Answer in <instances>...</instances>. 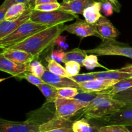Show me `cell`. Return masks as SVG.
<instances>
[{
    "label": "cell",
    "instance_id": "6da1fadb",
    "mask_svg": "<svg viewBox=\"0 0 132 132\" xmlns=\"http://www.w3.org/2000/svg\"><path fill=\"white\" fill-rule=\"evenodd\" d=\"M66 28L64 23L49 27L8 48L24 50L33 55L35 58L38 57L45 50L55 45L57 37L65 30Z\"/></svg>",
    "mask_w": 132,
    "mask_h": 132
},
{
    "label": "cell",
    "instance_id": "7a4b0ae2",
    "mask_svg": "<svg viewBox=\"0 0 132 132\" xmlns=\"http://www.w3.org/2000/svg\"><path fill=\"white\" fill-rule=\"evenodd\" d=\"M125 103L115 99L107 91L98 93L85 108L82 114L87 119H101L117 112L125 106Z\"/></svg>",
    "mask_w": 132,
    "mask_h": 132
},
{
    "label": "cell",
    "instance_id": "3957f363",
    "mask_svg": "<svg viewBox=\"0 0 132 132\" xmlns=\"http://www.w3.org/2000/svg\"><path fill=\"white\" fill-rule=\"evenodd\" d=\"M48 27H49L35 23L30 19L15 31L0 39V48L2 50L11 47Z\"/></svg>",
    "mask_w": 132,
    "mask_h": 132
},
{
    "label": "cell",
    "instance_id": "277c9868",
    "mask_svg": "<svg viewBox=\"0 0 132 132\" xmlns=\"http://www.w3.org/2000/svg\"><path fill=\"white\" fill-rule=\"evenodd\" d=\"M75 19H79L77 14L64 11L60 9L50 12H41L34 9L30 17V20L32 21L48 27L63 24Z\"/></svg>",
    "mask_w": 132,
    "mask_h": 132
},
{
    "label": "cell",
    "instance_id": "5b68a950",
    "mask_svg": "<svg viewBox=\"0 0 132 132\" xmlns=\"http://www.w3.org/2000/svg\"><path fill=\"white\" fill-rule=\"evenodd\" d=\"M87 54L100 55H119L132 59V46L119 42L116 39H104L103 42L92 49L86 50Z\"/></svg>",
    "mask_w": 132,
    "mask_h": 132
},
{
    "label": "cell",
    "instance_id": "8992f818",
    "mask_svg": "<svg viewBox=\"0 0 132 132\" xmlns=\"http://www.w3.org/2000/svg\"><path fill=\"white\" fill-rule=\"evenodd\" d=\"M55 114L54 117L62 119L69 120L79 111L86 108L90 103L77 99L57 97L54 101Z\"/></svg>",
    "mask_w": 132,
    "mask_h": 132
},
{
    "label": "cell",
    "instance_id": "52a82bcc",
    "mask_svg": "<svg viewBox=\"0 0 132 132\" xmlns=\"http://www.w3.org/2000/svg\"><path fill=\"white\" fill-rule=\"evenodd\" d=\"M41 126L38 122L30 118L22 122L0 119V132H40Z\"/></svg>",
    "mask_w": 132,
    "mask_h": 132
},
{
    "label": "cell",
    "instance_id": "ba28073f",
    "mask_svg": "<svg viewBox=\"0 0 132 132\" xmlns=\"http://www.w3.org/2000/svg\"><path fill=\"white\" fill-rule=\"evenodd\" d=\"M65 30L83 39L90 36H95L101 38V36L97 30L96 24L88 23L86 20L79 18L75 23L67 26Z\"/></svg>",
    "mask_w": 132,
    "mask_h": 132
},
{
    "label": "cell",
    "instance_id": "9c48e42d",
    "mask_svg": "<svg viewBox=\"0 0 132 132\" xmlns=\"http://www.w3.org/2000/svg\"><path fill=\"white\" fill-rule=\"evenodd\" d=\"M33 10L34 6L32 7L30 5L24 13L18 18L11 20L4 19L2 21H0V39L7 36L21 26L23 23L30 20Z\"/></svg>",
    "mask_w": 132,
    "mask_h": 132
},
{
    "label": "cell",
    "instance_id": "30bf717a",
    "mask_svg": "<svg viewBox=\"0 0 132 132\" xmlns=\"http://www.w3.org/2000/svg\"><path fill=\"white\" fill-rule=\"evenodd\" d=\"M0 70L13 77L22 79L23 75L28 72V64H23L5 57L0 54Z\"/></svg>",
    "mask_w": 132,
    "mask_h": 132
},
{
    "label": "cell",
    "instance_id": "8fae6325",
    "mask_svg": "<svg viewBox=\"0 0 132 132\" xmlns=\"http://www.w3.org/2000/svg\"><path fill=\"white\" fill-rule=\"evenodd\" d=\"M109 125L132 126V106L125 105L112 114L101 119Z\"/></svg>",
    "mask_w": 132,
    "mask_h": 132
},
{
    "label": "cell",
    "instance_id": "7c38bea8",
    "mask_svg": "<svg viewBox=\"0 0 132 132\" xmlns=\"http://www.w3.org/2000/svg\"><path fill=\"white\" fill-rule=\"evenodd\" d=\"M118 81L117 80L96 78L92 81L79 83V85L81 90L85 92H101L112 88Z\"/></svg>",
    "mask_w": 132,
    "mask_h": 132
},
{
    "label": "cell",
    "instance_id": "4fadbf2b",
    "mask_svg": "<svg viewBox=\"0 0 132 132\" xmlns=\"http://www.w3.org/2000/svg\"><path fill=\"white\" fill-rule=\"evenodd\" d=\"M41 78L45 82L52 85L57 88L63 87H73L81 90L79 84L73 81V79L70 77L61 76L53 73L48 70L46 69Z\"/></svg>",
    "mask_w": 132,
    "mask_h": 132
},
{
    "label": "cell",
    "instance_id": "5bb4252c",
    "mask_svg": "<svg viewBox=\"0 0 132 132\" xmlns=\"http://www.w3.org/2000/svg\"><path fill=\"white\" fill-rule=\"evenodd\" d=\"M97 30L101 36V39H116L118 37L119 33L117 28L114 27L112 22L103 15L95 23Z\"/></svg>",
    "mask_w": 132,
    "mask_h": 132
},
{
    "label": "cell",
    "instance_id": "9a60e30c",
    "mask_svg": "<svg viewBox=\"0 0 132 132\" xmlns=\"http://www.w3.org/2000/svg\"><path fill=\"white\" fill-rule=\"evenodd\" d=\"M5 57L23 64H29L36 58L30 53L21 50L14 48L2 49L1 52Z\"/></svg>",
    "mask_w": 132,
    "mask_h": 132
},
{
    "label": "cell",
    "instance_id": "2e32d148",
    "mask_svg": "<svg viewBox=\"0 0 132 132\" xmlns=\"http://www.w3.org/2000/svg\"><path fill=\"white\" fill-rule=\"evenodd\" d=\"M95 0H72L61 3L60 9L74 14H83L86 8L94 3Z\"/></svg>",
    "mask_w": 132,
    "mask_h": 132
},
{
    "label": "cell",
    "instance_id": "e0dca14e",
    "mask_svg": "<svg viewBox=\"0 0 132 132\" xmlns=\"http://www.w3.org/2000/svg\"><path fill=\"white\" fill-rule=\"evenodd\" d=\"M102 3L101 1H95L85 9L82 15L86 21L92 24H95L98 21L102 15L101 14Z\"/></svg>",
    "mask_w": 132,
    "mask_h": 132
},
{
    "label": "cell",
    "instance_id": "ac0fdd59",
    "mask_svg": "<svg viewBox=\"0 0 132 132\" xmlns=\"http://www.w3.org/2000/svg\"><path fill=\"white\" fill-rule=\"evenodd\" d=\"M96 78H103L106 79L121 80L132 77V73L122 72L118 70H106L103 72H91Z\"/></svg>",
    "mask_w": 132,
    "mask_h": 132
},
{
    "label": "cell",
    "instance_id": "d6986e66",
    "mask_svg": "<svg viewBox=\"0 0 132 132\" xmlns=\"http://www.w3.org/2000/svg\"><path fill=\"white\" fill-rule=\"evenodd\" d=\"M41 92L43 94L46 100V103H54L55 99L58 97L57 88L52 85L46 82L37 86Z\"/></svg>",
    "mask_w": 132,
    "mask_h": 132
},
{
    "label": "cell",
    "instance_id": "ffe728a7",
    "mask_svg": "<svg viewBox=\"0 0 132 132\" xmlns=\"http://www.w3.org/2000/svg\"><path fill=\"white\" fill-rule=\"evenodd\" d=\"M87 55L88 54L86 50H81L79 48H74L66 52L65 63L67 61H76L79 63L81 67H82V64Z\"/></svg>",
    "mask_w": 132,
    "mask_h": 132
},
{
    "label": "cell",
    "instance_id": "44dd1931",
    "mask_svg": "<svg viewBox=\"0 0 132 132\" xmlns=\"http://www.w3.org/2000/svg\"><path fill=\"white\" fill-rule=\"evenodd\" d=\"M30 5L24 3L14 4L8 10L7 12L5 15V19H6V20H11V19H14L18 18L24 13V12L27 10V8Z\"/></svg>",
    "mask_w": 132,
    "mask_h": 132
},
{
    "label": "cell",
    "instance_id": "7402d4cb",
    "mask_svg": "<svg viewBox=\"0 0 132 132\" xmlns=\"http://www.w3.org/2000/svg\"><path fill=\"white\" fill-rule=\"evenodd\" d=\"M46 60L48 63V70L52 72L53 73L61 76H64V77H70V76L66 70L65 68L61 65L57 61L52 59L50 57H46Z\"/></svg>",
    "mask_w": 132,
    "mask_h": 132
},
{
    "label": "cell",
    "instance_id": "603a6c76",
    "mask_svg": "<svg viewBox=\"0 0 132 132\" xmlns=\"http://www.w3.org/2000/svg\"><path fill=\"white\" fill-rule=\"evenodd\" d=\"M132 87V77L119 81L112 88L108 90V92L111 95H114L120 92L124 91Z\"/></svg>",
    "mask_w": 132,
    "mask_h": 132
},
{
    "label": "cell",
    "instance_id": "cb8c5ba5",
    "mask_svg": "<svg viewBox=\"0 0 132 132\" xmlns=\"http://www.w3.org/2000/svg\"><path fill=\"white\" fill-rule=\"evenodd\" d=\"M73 132H91L92 125L88 122V119L82 118L73 121L72 126Z\"/></svg>",
    "mask_w": 132,
    "mask_h": 132
},
{
    "label": "cell",
    "instance_id": "d4e9b609",
    "mask_svg": "<svg viewBox=\"0 0 132 132\" xmlns=\"http://www.w3.org/2000/svg\"><path fill=\"white\" fill-rule=\"evenodd\" d=\"M82 67H85L86 69L89 70H92L95 68H103L106 70H108V68L99 63L97 55H95V54H90L87 55L82 64Z\"/></svg>",
    "mask_w": 132,
    "mask_h": 132
},
{
    "label": "cell",
    "instance_id": "484cf974",
    "mask_svg": "<svg viewBox=\"0 0 132 132\" xmlns=\"http://www.w3.org/2000/svg\"><path fill=\"white\" fill-rule=\"evenodd\" d=\"M81 90L73 87H63L57 88L58 97L73 99Z\"/></svg>",
    "mask_w": 132,
    "mask_h": 132
},
{
    "label": "cell",
    "instance_id": "4316f807",
    "mask_svg": "<svg viewBox=\"0 0 132 132\" xmlns=\"http://www.w3.org/2000/svg\"><path fill=\"white\" fill-rule=\"evenodd\" d=\"M112 95L115 99L125 103L126 105L132 106V87Z\"/></svg>",
    "mask_w": 132,
    "mask_h": 132
},
{
    "label": "cell",
    "instance_id": "83f0119b",
    "mask_svg": "<svg viewBox=\"0 0 132 132\" xmlns=\"http://www.w3.org/2000/svg\"><path fill=\"white\" fill-rule=\"evenodd\" d=\"M45 70V67L39 61H33L28 64V72L39 77H42Z\"/></svg>",
    "mask_w": 132,
    "mask_h": 132
},
{
    "label": "cell",
    "instance_id": "f1b7e54d",
    "mask_svg": "<svg viewBox=\"0 0 132 132\" xmlns=\"http://www.w3.org/2000/svg\"><path fill=\"white\" fill-rule=\"evenodd\" d=\"M81 67V64L76 61H67L64 63V68L70 77L79 74Z\"/></svg>",
    "mask_w": 132,
    "mask_h": 132
},
{
    "label": "cell",
    "instance_id": "f546056e",
    "mask_svg": "<svg viewBox=\"0 0 132 132\" xmlns=\"http://www.w3.org/2000/svg\"><path fill=\"white\" fill-rule=\"evenodd\" d=\"M60 7L61 3L58 2H55L34 5V9L41 12H50L58 10V9H60Z\"/></svg>",
    "mask_w": 132,
    "mask_h": 132
},
{
    "label": "cell",
    "instance_id": "4dcf8cb0",
    "mask_svg": "<svg viewBox=\"0 0 132 132\" xmlns=\"http://www.w3.org/2000/svg\"><path fill=\"white\" fill-rule=\"evenodd\" d=\"M101 132H130L128 128L124 125H108L100 128Z\"/></svg>",
    "mask_w": 132,
    "mask_h": 132
},
{
    "label": "cell",
    "instance_id": "1f68e13d",
    "mask_svg": "<svg viewBox=\"0 0 132 132\" xmlns=\"http://www.w3.org/2000/svg\"><path fill=\"white\" fill-rule=\"evenodd\" d=\"M22 79H24L27 80L28 82L32 84V85H35V86H37L40 85L45 83V81L43 80L41 77H38V76H36V75L33 74L32 73L30 72H27L22 77Z\"/></svg>",
    "mask_w": 132,
    "mask_h": 132
},
{
    "label": "cell",
    "instance_id": "d6a6232c",
    "mask_svg": "<svg viewBox=\"0 0 132 132\" xmlns=\"http://www.w3.org/2000/svg\"><path fill=\"white\" fill-rule=\"evenodd\" d=\"M99 92H85L80 91L79 93L75 97V99H79L82 101L90 103L95 97L97 95Z\"/></svg>",
    "mask_w": 132,
    "mask_h": 132
},
{
    "label": "cell",
    "instance_id": "836d02e7",
    "mask_svg": "<svg viewBox=\"0 0 132 132\" xmlns=\"http://www.w3.org/2000/svg\"><path fill=\"white\" fill-rule=\"evenodd\" d=\"M70 78L72 79L73 81H75L76 82H77V83L79 84L84 82H86V81L94 80L95 79H96V77H95L91 72H90V73L78 74L76 76H72V77H70Z\"/></svg>",
    "mask_w": 132,
    "mask_h": 132
},
{
    "label": "cell",
    "instance_id": "e575fe53",
    "mask_svg": "<svg viewBox=\"0 0 132 132\" xmlns=\"http://www.w3.org/2000/svg\"><path fill=\"white\" fill-rule=\"evenodd\" d=\"M65 55L66 52L61 50H53L51 52L50 57L52 59L57 61L61 63H65Z\"/></svg>",
    "mask_w": 132,
    "mask_h": 132
},
{
    "label": "cell",
    "instance_id": "d590c367",
    "mask_svg": "<svg viewBox=\"0 0 132 132\" xmlns=\"http://www.w3.org/2000/svg\"><path fill=\"white\" fill-rule=\"evenodd\" d=\"M114 9H115L114 6H113V4L110 2L109 1H106L102 3L101 12L104 14V16L108 17L112 15L113 14Z\"/></svg>",
    "mask_w": 132,
    "mask_h": 132
},
{
    "label": "cell",
    "instance_id": "8d00e7d4",
    "mask_svg": "<svg viewBox=\"0 0 132 132\" xmlns=\"http://www.w3.org/2000/svg\"><path fill=\"white\" fill-rule=\"evenodd\" d=\"M14 3L11 0H5L2 5L0 6V21H2L5 19V15L7 12L9 8L14 5Z\"/></svg>",
    "mask_w": 132,
    "mask_h": 132
},
{
    "label": "cell",
    "instance_id": "74e56055",
    "mask_svg": "<svg viewBox=\"0 0 132 132\" xmlns=\"http://www.w3.org/2000/svg\"><path fill=\"white\" fill-rule=\"evenodd\" d=\"M41 132H73V130L71 126H65V127L55 128Z\"/></svg>",
    "mask_w": 132,
    "mask_h": 132
},
{
    "label": "cell",
    "instance_id": "f35d334b",
    "mask_svg": "<svg viewBox=\"0 0 132 132\" xmlns=\"http://www.w3.org/2000/svg\"><path fill=\"white\" fill-rule=\"evenodd\" d=\"M67 37V36H61L60 35V36L57 37L56 40L55 41V45H57L59 47H60L63 50V48H64V45H66L65 41Z\"/></svg>",
    "mask_w": 132,
    "mask_h": 132
},
{
    "label": "cell",
    "instance_id": "ab89813d",
    "mask_svg": "<svg viewBox=\"0 0 132 132\" xmlns=\"http://www.w3.org/2000/svg\"><path fill=\"white\" fill-rule=\"evenodd\" d=\"M58 2L57 0H34V5H41V4L49 3Z\"/></svg>",
    "mask_w": 132,
    "mask_h": 132
},
{
    "label": "cell",
    "instance_id": "60d3db41",
    "mask_svg": "<svg viewBox=\"0 0 132 132\" xmlns=\"http://www.w3.org/2000/svg\"><path fill=\"white\" fill-rule=\"evenodd\" d=\"M117 70H120V71H122V72L132 73V65L126 66V67H122V68H119V69H117Z\"/></svg>",
    "mask_w": 132,
    "mask_h": 132
},
{
    "label": "cell",
    "instance_id": "b9f144b4",
    "mask_svg": "<svg viewBox=\"0 0 132 132\" xmlns=\"http://www.w3.org/2000/svg\"><path fill=\"white\" fill-rule=\"evenodd\" d=\"M14 4L15 3H24L27 5H30V1L29 0H11Z\"/></svg>",
    "mask_w": 132,
    "mask_h": 132
},
{
    "label": "cell",
    "instance_id": "7bdbcfd3",
    "mask_svg": "<svg viewBox=\"0 0 132 132\" xmlns=\"http://www.w3.org/2000/svg\"><path fill=\"white\" fill-rule=\"evenodd\" d=\"M110 2L112 3L113 5H114V9L117 10V12L119 11V3L117 2V0H108Z\"/></svg>",
    "mask_w": 132,
    "mask_h": 132
},
{
    "label": "cell",
    "instance_id": "ee69618b",
    "mask_svg": "<svg viewBox=\"0 0 132 132\" xmlns=\"http://www.w3.org/2000/svg\"><path fill=\"white\" fill-rule=\"evenodd\" d=\"M72 1V0H63V2H68V1ZM100 1H101L102 3L103 2H105V1H108V0H99Z\"/></svg>",
    "mask_w": 132,
    "mask_h": 132
},
{
    "label": "cell",
    "instance_id": "f6af8a7d",
    "mask_svg": "<svg viewBox=\"0 0 132 132\" xmlns=\"http://www.w3.org/2000/svg\"><path fill=\"white\" fill-rule=\"evenodd\" d=\"M129 130H130V132H132V126H127Z\"/></svg>",
    "mask_w": 132,
    "mask_h": 132
},
{
    "label": "cell",
    "instance_id": "bcb514c9",
    "mask_svg": "<svg viewBox=\"0 0 132 132\" xmlns=\"http://www.w3.org/2000/svg\"><path fill=\"white\" fill-rule=\"evenodd\" d=\"M29 1H32V0H29Z\"/></svg>",
    "mask_w": 132,
    "mask_h": 132
},
{
    "label": "cell",
    "instance_id": "7dc6e473",
    "mask_svg": "<svg viewBox=\"0 0 132 132\" xmlns=\"http://www.w3.org/2000/svg\"><path fill=\"white\" fill-rule=\"evenodd\" d=\"M100 132H101V131H100Z\"/></svg>",
    "mask_w": 132,
    "mask_h": 132
}]
</instances>
